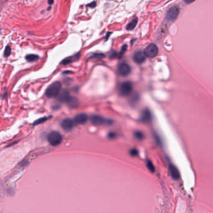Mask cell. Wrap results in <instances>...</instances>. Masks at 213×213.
<instances>
[{"label":"cell","mask_w":213,"mask_h":213,"mask_svg":"<svg viewBox=\"0 0 213 213\" xmlns=\"http://www.w3.org/2000/svg\"><path fill=\"white\" fill-rule=\"evenodd\" d=\"M61 84L60 81H56L51 84L46 89L45 94L48 98L56 97L61 91Z\"/></svg>","instance_id":"cell-1"},{"label":"cell","mask_w":213,"mask_h":213,"mask_svg":"<svg viewBox=\"0 0 213 213\" xmlns=\"http://www.w3.org/2000/svg\"><path fill=\"white\" fill-rule=\"evenodd\" d=\"M47 139L51 145L53 146H56L61 143L63 137L59 132L51 131L48 134Z\"/></svg>","instance_id":"cell-2"},{"label":"cell","mask_w":213,"mask_h":213,"mask_svg":"<svg viewBox=\"0 0 213 213\" xmlns=\"http://www.w3.org/2000/svg\"><path fill=\"white\" fill-rule=\"evenodd\" d=\"M144 54L146 57L149 58H153L157 56L158 54V48L156 44H150L147 46L144 51Z\"/></svg>","instance_id":"cell-3"},{"label":"cell","mask_w":213,"mask_h":213,"mask_svg":"<svg viewBox=\"0 0 213 213\" xmlns=\"http://www.w3.org/2000/svg\"><path fill=\"white\" fill-rule=\"evenodd\" d=\"M91 122L94 125L98 126L106 124V125H110L112 124L113 121L111 120L106 119L103 118V117L99 115H92L91 117Z\"/></svg>","instance_id":"cell-4"},{"label":"cell","mask_w":213,"mask_h":213,"mask_svg":"<svg viewBox=\"0 0 213 213\" xmlns=\"http://www.w3.org/2000/svg\"><path fill=\"white\" fill-rule=\"evenodd\" d=\"M133 84L131 82H124L119 87V92L123 96H128L133 91Z\"/></svg>","instance_id":"cell-5"},{"label":"cell","mask_w":213,"mask_h":213,"mask_svg":"<svg viewBox=\"0 0 213 213\" xmlns=\"http://www.w3.org/2000/svg\"><path fill=\"white\" fill-rule=\"evenodd\" d=\"M179 13H180V8L178 6L171 7L167 13V19L171 21H173L177 18Z\"/></svg>","instance_id":"cell-6"},{"label":"cell","mask_w":213,"mask_h":213,"mask_svg":"<svg viewBox=\"0 0 213 213\" xmlns=\"http://www.w3.org/2000/svg\"><path fill=\"white\" fill-rule=\"evenodd\" d=\"M131 71V68L128 64L126 63H122L119 65L118 72L119 75L122 76H127Z\"/></svg>","instance_id":"cell-7"},{"label":"cell","mask_w":213,"mask_h":213,"mask_svg":"<svg viewBox=\"0 0 213 213\" xmlns=\"http://www.w3.org/2000/svg\"><path fill=\"white\" fill-rule=\"evenodd\" d=\"M61 126L66 131H70L74 128V123L73 119L70 118L64 119L61 123Z\"/></svg>","instance_id":"cell-8"},{"label":"cell","mask_w":213,"mask_h":213,"mask_svg":"<svg viewBox=\"0 0 213 213\" xmlns=\"http://www.w3.org/2000/svg\"><path fill=\"white\" fill-rule=\"evenodd\" d=\"M88 119V117L87 115L84 114V113H81V114H79L74 117L73 121L74 124H77V125H83L87 122Z\"/></svg>","instance_id":"cell-9"},{"label":"cell","mask_w":213,"mask_h":213,"mask_svg":"<svg viewBox=\"0 0 213 213\" xmlns=\"http://www.w3.org/2000/svg\"><path fill=\"white\" fill-rule=\"evenodd\" d=\"M133 61L137 64H141L146 60V56L142 51H137L133 55Z\"/></svg>","instance_id":"cell-10"},{"label":"cell","mask_w":213,"mask_h":213,"mask_svg":"<svg viewBox=\"0 0 213 213\" xmlns=\"http://www.w3.org/2000/svg\"><path fill=\"white\" fill-rule=\"evenodd\" d=\"M152 119V115L149 109H144L140 117V121L143 123H149Z\"/></svg>","instance_id":"cell-11"},{"label":"cell","mask_w":213,"mask_h":213,"mask_svg":"<svg viewBox=\"0 0 213 213\" xmlns=\"http://www.w3.org/2000/svg\"><path fill=\"white\" fill-rule=\"evenodd\" d=\"M169 170L170 172V174L171 175V177L173 178L174 180H178L180 178V174L179 173V171L178 168L174 166V165L170 164L169 165Z\"/></svg>","instance_id":"cell-12"},{"label":"cell","mask_w":213,"mask_h":213,"mask_svg":"<svg viewBox=\"0 0 213 213\" xmlns=\"http://www.w3.org/2000/svg\"><path fill=\"white\" fill-rule=\"evenodd\" d=\"M70 97L71 96L69 92L66 89H63L60 91L58 94V100L62 102H66Z\"/></svg>","instance_id":"cell-13"},{"label":"cell","mask_w":213,"mask_h":213,"mask_svg":"<svg viewBox=\"0 0 213 213\" xmlns=\"http://www.w3.org/2000/svg\"><path fill=\"white\" fill-rule=\"evenodd\" d=\"M66 102H67L68 107L72 109L76 108L79 106V104H80V102H79L78 99H77L75 97H71V96L70 98V99H68V101Z\"/></svg>","instance_id":"cell-14"},{"label":"cell","mask_w":213,"mask_h":213,"mask_svg":"<svg viewBox=\"0 0 213 213\" xmlns=\"http://www.w3.org/2000/svg\"><path fill=\"white\" fill-rule=\"evenodd\" d=\"M137 18H136L135 19H133L131 21L129 24H128V25L126 26V29L129 30V31H131L133 29L135 28L136 26L137 25Z\"/></svg>","instance_id":"cell-15"},{"label":"cell","mask_w":213,"mask_h":213,"mask_svg":"<svg viewBox=\"0 0 213 213\" xmlns=\"http://www.w3.org/2000/svg\"><path fill=\"white\" fill-rule=\"evenodd\" d=\"M78 54L76 55H74V56H71V57H68L67 58H66V59H64L63 61L61 62V64H63L64 65H66L69 63H71V62H73L74 60L78 59Z\"/></svg>","instance_id":"cell-16"},{"label":"cell","mask_w":213,"mask_h":213,"mask_svg":"<svg viewBox=\"0 0 213 213\" xmlns=\"http://www.w3.org/2000/svg\"><path fill=\"white\" fill-rule=\"evenodd\" d=\"M26 60L29 62H34L40 58L39 56L36 54H28L26 56Z\"/></svg>","instance_id":"cell-17"},{"label":"cell","mask_w":213,"mask_h":213,"mask_svg":"<svg viewBox=\"0 0 213 213\" xmlns=\"http://www.w3.org/2000/svg\"><path fill=\"white\" fill-rule=\"evenodd\" d=\"M135 137L137 139L142 140L144 138V135L141 131H136L135 133Z\"/></svg>","instance_id":"cell-18"},{"label":"cell","mask_w":213,"mask_h":213,"mask_svg":"<svg viewBox=\"0 0 213 213\" xmlns=\"http://www.w3.org/2000/svg\"><path fill=\"white\" fill-rule=\"evenodd\" d=\"M48 118H46V117H44V118H41L39 119H38V120H36V121L34 122L33 125H40V124H41V123H43L44 121H46V120L48 119Z\"/></svg>","instance_id":"cell-19"},{"label":"cell","mask_w":213,"mask_h":213,"mask_svg":"<svg viewBox=\"0 0 213 213\" xmlns=\"http://www.w3.org/2000/svg\"><path fill=\"white\" fill-rule=\"evenodd\" d=\"M147 167L151 172H152V173H154V167L153 166V163H151V161L150 160L147 161Z\"/></svg>","instance_id":"cell-20"},{"label":"cell","mask_w":213,"mask_h":213,"mask_svg":"<svg viewBox=\"0 0 213 213\" xmlns=\"http://www.w3.org/2000/svg\"><path fill=\"white\" fill-rule=\"evenodd\" d=\"M126 50H127V46H126V44H125V45H124V46L122 47L121 50V51H120L119 53V54H118V58H121L123 56V54H125V53L126 52Z\"/></svg>","instance_id":"cell-21"},{"label":"cell","mask_w":213,"mask_h":213,"mask_svg":"<svg viewBox=\"0 0 213 213\" xmlns=\"http://www.w3.org/2000/svg\"><path fill=\"white\" fill-rule=\"evenodd\" d=\"M10 54H11V48L9 46H7L5 48V50L4 51V55L5 57H8Z\"/></svg>","instance_id":"cell-22"},{"label":"cell","mask_w":213,"mask_h":213,"mask_svg":"<svg viewBox=\"0 0 213 213\" xmlns=\"http://www.w3.org/2000/svg\"><path fill=\"white\" fill-rule=\"evenodd\" d=\"M104 57H105V55L102 53H96V54H92L91 56V58H97V59H101V58H103Z\"/></svg>","instance_id":"cell-23"},{"label":"cell","mask_w":213,"mask_h":213,"mask_svg":"<svg viewBox=\"0 0 213 213\" xmlns=\"http://www.w3.org/2000/svg\"><path fill=\"white\" fill-rule=\"evenodd\" d=\"M130 154L133 156H136L138 154V151L136 149H133L130 151Z\"/></svg>","instance_id":"cell-24"},{"label":"cell","mask_w":213,"mask_h":213,"mask_svg":"<svg viewBox=\"0 0 213 213\" xmlns=\"http://www.w3.org/2000/svg\"><path fill=\"white\" fill-rule=\"evenodd\" d=\"M117 56H118V54H117V53L115 52V51H113L112 53L110 54V58H111V59H114V58H115Z\"/></svg>","instance_id":"cell-25"},{"label":"cell","mask_w":213,"mask_h":213,"mask_svg":"<svg viewBox=\"0 0 213 213\" xmlns=\"http://www.w3.org/2000/svg\"><path fill=\"white\" fill-rule=\"evenodd\" d=\"M116 136V135L115 133H109V135H108V137H109V138H114V137H115Z\"/></svg>","instance_id":"cell-26"},{"label":"cell","mask_w":213,"mask_h":213,"mask_svg":"<svg viewBox=\"0 0 213 213\" xmlns=\"http://www.w3.org/2000/svg\"><path fill=\"white\" fill-rule=\"evenodd\" d=\"M96 2L95 1H92V2H91V3H89V4H88V6H89V7H91V8H93V7H95L96 6Z\"/></svg>","instance_id":"cell-27"},{"label":"cell","mask_w":213,"mask_h":213,"mask_svg":"<svg viewBox=\"0 0 213 213\" xmlns=\"http://www.w3.org/2000/svg\"><path fill=\"white\" fill-rule=\"evenodd\" d=\"M184 2H185L186 3H192V1H184Z\"/></svg>","instance_id":"cell-28"},{"label":"cell","mask_w":213,"mask_h":213,"mask_svg":"<svg viewBox=\"0 0 213 213\" xmlns=\"http://www.w3.org/2000/svg\"><path fill=\"white\" fill-rule=\"evenodd\" d=\"M48 3H49V4H52V3H53V1H48Z\"/></svg>","instance_id":"cell-29"}]
</instances>
